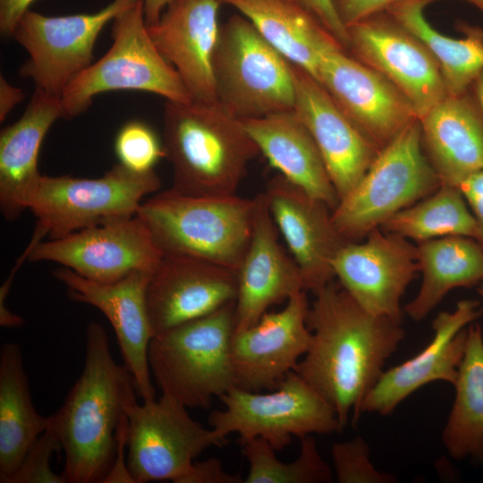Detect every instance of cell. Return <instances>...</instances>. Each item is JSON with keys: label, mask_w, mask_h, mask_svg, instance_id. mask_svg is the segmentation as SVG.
Wrapping results in <instances>:
<instances>
[{"label": "cell", "mask_w": 483, "mask_h": 483, "mask_svg": "<svg viewBox=\"0 0 483 483\" xmlns=\"http://www.w3.org/2000/svg\"><path fill=\"white\" fill-rule=\"evenodd\" d=\"M292 68L293 111L312 135L341 199L360 181L380 150L349 120L315 77L296 64H292Z\"/></svg>", "instance_id": "7402d4cb"}, {"label": "cell", "mask_w": 483, "mask_h": 483, "mask_svg": "<svg viewBox=\"0 0 483 483\" xmlns=\"http://www.w3.org/2000/svg\"><path fill=\"white\" fill-rule=\"evenodd\" d=\"M474 5L479 12L483 13V0H463Z\"/></svg>", "instance_id": "7dc6e473"}, {"label": "cell", "mask_w": 483, "mask_h": 483, "mask_svg": "<svg viewBox=\"0 0 483 483\" xmlns=\"http://www.w3.org/2000/svg\"><path fill=\"white\" fill-rule=\"evenodd\" d=\"M237 272L182 255H164L147 286L154 336L235 301Z\"/></svg>", "instance_id": "ffe728a7"}, {"label": "cell", "mask_w": 483, "mask_h": 483, "mask_svg": "<svg viewBox=\"0 0 483 483\" xmlns=\"http://www.w3.org/2000/svg\"><path fill=\"white\" fill-rule=\"evenodd\" d=\"M154 170L131 171L118 163L97 179L42 175L29 209L37 218L21 265L43 238L59 239L76 231L136 216L141 200L159 190Z\"/></svg>", "instance_id": "8992f818"}, {"label": "cell", "mask_w": 483, "mask_h": 483, "mask_svg": "<svg viewBox=\"0 0 483 483\" xmlns=\"http://www.w3.org/2000/svg\"><path fill=\"white\" fill-rule=\"evenodd\" d=\"M255 199L192 196L169 189L143 201L137 216L164 255L203 259L235 272L248 249Z\"/></svg>", "instance_id": "277c9868"}, {"label": "cell", "mask_w": 483, "mask_h": 483, "mask_svg": "<svg viewBox=\"0 0 483 483\" xmlns=\"http://www.w3.org/2000/svg\"><path fill=\"white\" fill-rule=\"evenodd\" d=\"M440 186L423 152L418 119L378 152L360 181L340 199L332 210L334 225L346 242H360Z\"/></svg>", "instance_id": "52a82bcc"}, {"label": "cell", "mask_w": 483, "mask_h": 483, "mask_svg": "<svg viewBox=\"0 0 483 483\" xmlns=\"http://www.w3.org/2000/svg\"><path fill=\"white\" fill-rule=\"evenodd\" d=\"M467 329L466 349L442 441L453 459L483 464V333L478 323H470Z\"/></svg>", "instance_id": "1f68e13d"}, {"label": "cell", "mask_w": 483, "mask_h": 483, "mask_svg": "<svg viewBox=\"0 0 483 483\" xmlns=\"http://www.w3.org/2000/svg\"><path fill=\"white\" fill-rule=\"evenodd\" d=\"M479 293L481 296V298L483 299V279L481 280L480 284H479Z\"/></svg>", "instance_id": "c3c4849f"}, {"label": "cell", "mask_w": 483, "mask_h": 483, "mask_svg": "<svg viewBox=\"0 0 483 483\" xmlns=\"http://www.w3.org/2000/svg\"><path fill=\"white\" fill-rule=\"evenodd\" d=\"M459 189L471 209L483 239V169L466 178Z\"/></svg>", "instance_id": "b9f144b4"}, {"label": "cell", "mask_w": 483, "mask_h": 483, "mask_svg": "<svg viewBox=\"0 0 483 483\" xmlns=\"http://www.w3.org/2000/svg\"><path fill=\"white\" fill-rule=\"evenodd\" d=\"M241 120L280 174L335 209L338 194L312 135L294 111Z\"/></svg>", "instance_id": "4316f807"}, {"label": "cell", "mask_w": 483, "mask_h": 483, "mask_svg": "<svg viewBox=\"0 0 483 483\" xmlns=\"http://www.w3.org/2000/svg\"><path fill=\"white\" fill-rule=\"evenodd\" d=\"M24 97L21 89L17 88L0 76V122L3 123L13 107Z\"/></svg>", "instance_id": "ee69618b"}, {"label": "cell", "mask_w": 483, "mask_h": 483, "mask_svg": "<svg viewBox=\"0 0 483 483\" xmlns=\"http://www.w3.org/2000/svg\"><path fill=\"white\" fill-rule=\"evenodd\" d=\"M114 149L119 163L128 169L146 173L154 170L160 158L165 157L164 145L147 124L131 121L119 131Z\"/></svg>", "instance_id": "e575fe53"}, {"label": "cell", "mask_w": 483, "mask_h": 483, "mask_svg": "<svg viewBox=\"0 0 483 483\" xmlns=\"http://www.w3.org/2000/svg\"><path fill=\"white\" fill-rule=\"evenodd\" d=\"M51 423L35 409L20 345L0 351V482L8 483L28 452Z\"/></svg>", "instance_id": "f1b7e54d"}, {"label": "cell", "mask_w": 483, "mask_h": 483, "mask_svg": "<svg viewBox=\"0 0 483 483\" xmlns=\"http://www.w3.org/2000/svg\"><path fill=\"white\" fill-rule=\"evenodd\" d=\"M36 0H0V30L2 35L12 37L22 15Z\"/></svg>", "instance_id": "7bdbcfd3"}, {"label": "cell", "mask_w": 483, "mask_h": 483, "mask_svg": "<svg viewBox=\"0 0 483 483\" xmlns=\"http://www.w3.org/2000/svg\"><path fill=\"white\" fill-rule=\"evenodd\" d=\"M163 252L136 215L41 242L30 261H52L95 282L114 283L136 270L154 272Z\"/></svg>", "instance_id": "5bb4252c"}, {"label": "cell", "mask_w": 483, "mask_h": 483, "mask_svg": "<svg viewBox=\"0 0 483 483\" xmlns=\"http://www.w3.org/2000/svg\"><path fill=\"white\" fill-rule=\"evenodd\" d=\"M235 301L155 335L148 358L163 394L187 408L208 409L214 397L235 386L231 341Z\"/></svg>", "instance_id": "5b68a950"}, {"label": "cell", "mask_w": 483, "mask_h": 483, "mask_svg": "<svg viewBox=\"0 0 483 483\" xmlns=\"http://www.w3.org/2000/svg\"><path fill=\"white\" fill-rule=\"evenodd\" d=\"M483 313L476 300L460 301L453 311H442L432 322L433 337L418 354L384 370L360 407V414H391L411 394L435 381L454 385L463 359L468 329Z\"/></svg>", "instance_id": "d6986e66"}, {"label": "cell", "mask_w": 483, "mask_h": 483, "mask_svg": "<svg viewBox=\"0 0 483 483\" xmlns=\"http://www.w3.org/2000/svg\"><path fill=\"white\" fill-rule=\"evenodd\" d=\"M346 52L389 80L419 118L448 93L436 58L416 35L387 12L347 28Z\"/></svg>", "instance_id": "4fadbf2b"}, {"label": "cell", "mask_w": 483, "mask_h": 483, "mask_svg": "<svg viewBox=\"0 0 483 483\" xmlns=\"http://www.w3.org/2000/svg\"><path fill=\"white\" fill-rule=\"evenodd\" d=\"M254 199L251 238L237 271L234 332L253 326L272 305L306 291L298 265L278 241L265 193Z\"/></svg>", "instance_id": "cb8c5ba5"}, {"label": "cell", "mask_w": 483, "mask_h": 483, "mask_svg": "<svg viewBox=\"0 0 483 483\" xmlns=\"http://www.w3.org/2000/svg\"><path fill=\"white\" fill-rule=\"evenodd\" d=\"M399 0H334L346 28L372 15L386 12Z\"/></svg>", "instance_id": "f35d334b"}, {"label": "cell", "mask_w": 483, "mask_h": 483, "mask_svg": "<svg viewBox=\"0 0 483 483\" xmlns=\"http://www.w3.org/2000/svg\"><path fill=\"white\" fill-rule=\"evenodd\" d=\"M137 0H113L93 13L47 16L26 12L13 38L28 52L21 77L36 88L60 96L69 82L92 64L93 49L102 29Z\"/></svg>", "instance_id": "7c38bea8"}, {"label": "cell", "mask_w": 483, "mask_h": 483, "mask_svg": "<svg viewBox=\"0 0 483 483\" xmlns=\"http://www.w3.org/2000/svg\"><path fill=\"white\" fill-rule=\"evenodd\" d=\"M53 274L67 287L72 300L92 305L107 318L137 394L143 402L155 399L148 358L154 334L146 302L152 272L136 270L108 284L89 280L65 267L55 269Z\"/></svg>", "instance_id": "ac0fdd59"}, {"label": "cell", "mask_w": 483, "mask_h": 483, "mask_svg": "<svg viewBox=\"0 0 483 483\" xmlns=\"http://www.w3.org/2000/svg\"><path fill=\"white\" fill-rule=\"evenodd\" d=\"M318 81L378 150L419 119L411 103L389 80L339 46L321 55Z\"/></svg>", "instance_id": "2e32d148"}, {"label": "cell", "mask_w": 483, "mask_h": 483, "mask_svg": "<svg viewBox=\"0 0 483 483\" xmlns=\"http://www.w3.org/2000/svg\"><path fill=\"white\" fill-rule=\"evenodd\" d=\"M220 1L238 10L289 62L318 80L321 55L331 47H341L314 16L293 0Z\"/></svg>", "instance_id": "83f0119b"}, {"label": "cell", "mask_w": 483, "mask_h": 483, "mask_svg": "<svg viewBox=\"0 0 483 483\" xmlns=\"http://www.w3.org/2000/svg\"><path fill=\"white\" fill-rule=\"evenodd\" d=\"M369 446L360 436L335 443L331 454L336 480L339 483H394L391 473L377 470L369 458Z\"/></svg>", "instance_id": "d590c367"}, {"label": "cell", "mask_w": 483, "mask_h": 483, "mask_svg": "<svg viewBox=\"0 0 483 483\" xmlns=\"http://www.w3.org/2000/svg\"><path fill=\"white\" fill-rule=\"evenodd\" d=\"M309 308L307 292L302 291L281 310L267 312L253 326L233 333L230 351L236 387L274 390L295 369L312 339Z\"/></svg>", "instance_id": "e0dca14e"}, {"label": "cell", "mask_w": 483, "mask_h": 483, "mask_svg": "<svg viewBox=\"0 0 483 483\" xmlns=\"http://www.w3.org/2000/svg\"><path fill=\"white\" fill-rule=\"evenodd\" d=\"M242 445L249 462L245 483H328L334 479L311 435L301 438L300 454L291 462L278 460L276 451L263 438H253Z\"/></svg>", "instance_id": "836d02e7"}, {"label": "cell", "mask_w": 483, "mask_h": 483, "mask_svg": "<svg viewBox=\"0 0 483 483\" xmlns=\"http://www.w3.org/2000/svg\"><path fill=\"white\" fill-rule=\"evenodd\" d=\"M219 398L225 409L212 411L208 424L224 442L236 433L241 444L260 437L281 451L292 436L343 430L331 404L295 371L268 393L233 386Z\"/></svg>", "instance_id": "30bf717a"}, {"label": "cell", "mask_w": 483, "mask_h": 483, "mask_svg": "<svg viewBox=\"0 0 483 483\" xmlns=\"http://www.w3.org/2000/svg\"><path fill=\"white\" fill-rule=\"evenodd\" d=\"M128 442V418L123 419L118 433L114 460L102 483H135L125 462V447Z\"/></svg>", "instance_id": "60d3db41"}, {"label": "cell", "mask_w": 483, "mask_h": 483, "mask_svg": "<svg viewBox=\"0 0 483 483\" xmlns=\"http://www.w3.org/2000/svg\"><path fill=\"white\" fill-rule=\"evenodd\" d=\"M335 277L366 310L402 323L401 300L419 271L417 246L380 227L347 242L332 260Z\"/></svg>", "instance_id": "9a60e30c"}, {"label": "cell", "mask_w": 483, "mask_h": 483, "mask_svg": "<svg viewBox=\"0 0 483 483\" xmlns=\"http://www.w3.org/2000/svg\"><path fill=\"white\" fill-rule=\"evenodd\" d=\"M164 148L174 191L192 196L236 194L260 151L242 120L218 101L166 100Z\"/></svg>", "instance_id": "3957f363"}, {"label": "cell", "mask_w": 483, "mask_h": 483, "mask_svg": "<svg viewBox=\"0 0 483 483\" xmlns=\"http://www.w3.org/2000/svg\"><path fill=\"white\" fill-rule=\"evenodd\" d=\"M380 228L417 243L445 236H467L483 244L477 221L458 187L441 184L427 198L399 211Z\"/></svg>", "instance_id": "d6a6232c"}, {"label": "cell", "mask_w": 483, "mask_h": 483, "mask_svg": "<svg viewBox=\"0 0 483 483\" xmlns=\"http://www.w3.org/2000/svg\"><path fill=\"white\" fill-rule=\"evenodd\" d=\"M213 72L218 102L240 119L293 111L291 62L243 15L221 25Z\"/></svg>", "instance_id": "9c48e42d"}, {"label": "cell", "mask_w": 483, "mask_h": 483, "mask_svg": "<svg viewBox=\"0 0 483 483\" xmlns=\"http://www.w3.org/2000/svg\"><path fill=\"white\" fill-rule=\"evenodd\" d=\"M220 0H173L149 36L161 55L175 69L192 101L217 100L213 57L219 37Z\"/></svg>", "instance_id": "603a6c76"}, {"label": "cell", "mask_w": 483, "mask_h": 483, "mask_svg": "<svg viewBox=\"0 0 483 483\" xmlns=\"http://www.w3.org/2000/svg\"><path fill=\"white\" fill-rule=\"evenodd\" d=\"M112 38L109 50L75 76L62 93L64 119L87 111L95 96L114 90L146 91L169 101H192L179 74L149 36L143 0L114 19Z\"/></svg>", "instance_id": "ba28073f"}, {"label": "cell", "mask_w": 483, "mask_h": 483, "mask_svg": "<svg viewBox=\"0 0 483 483\" xmlns=\"http://www.w3.org/2000/svg\"><path fill=\"white\" fill-rule=\"evenodd\" d=\"M439 0H399L386 12L420 38L438 63L448 95L468 91L483 71V29L459 23L463 38L441 34L426 20L425 8Z\"/></svg>", "instance_id": "4dcf8cb0"}, {"label": "cell", "mask_w": 483, "mask_h": 483, "mask_svg": "<svg viewBox=\"0 0 483 483\" xmlns=\"http://www.w3.org/2000/svg\"><path fill=\"white\" fill-rule=\"evenodd\" d=\"M135 391L131 373L111 354L105 328L89 323L82 372L64 404L51 415L50 425L65 456L62 474L67 483L103 481L114 460L126 407L136 400Z\"/></svg>", "instance_id": "7a4b0ae2"}, {"label": "cell", "mask_w": 483, "mask_h": 483, "mask_svg": "<svg viewBox=\"0 0 483 483\" xmlns=\"http://www.w3.org/2000/svg\"><path fill=\"white\" fill-rule=\"evenodd\" d=\"M422 282L403 312L420 321L458 287H473L483 279V244L467 236H445L417 243Z\"/></svg>", "instance_id": "f546056e"}, {"label": "cell", "mask_w": 483, "mask_h": 483, "mask_svg": "<svg viewBox=\"0 0 483 483\" xmlns=\"http://www.w3.org/2000/svg\"><path fill=\"white\" fill-rule=\"evenodd\" d=\"M244 482L239 475L226 472L216 457H210L201 462H194L190 473L182 483H241Z\"/></svg>", "instance_id": "ab89813d"}, {"label": "cell", "mask_w": 483, "mask_h": 483, "mask_svg": "<svg viewBox=\"0 0 483 483\" xmlns=\"http://www.w3.org/2000/svg\"><path fill=\"white\" fill-rule=\"evenodd\" d=\"M64 118L60 96L36 88L22 115L0 132V209L7 221L29 209L41 174L38 159L52 124Z\"/></svg>", "instance_id": "d4e9b609"}, {"label": "cell", "mask_w": 483, "mask_h": 483, "mask_svg": "<svg viewBox=\"0 0 483 483\" xmlns=\"http://www.w3.org/2000/svg\"><path fill=\"white\" fill-rule=\"evenodd\" d=\"M60 450V439L50 425L33 444L8 483H67L63 474H55L50 468L51 455Z\"/></svg>", "instance_id": "8d00e7d4"}, {"label": "cell", "mask_w": 483, "mask_h": 483, "mask_svg": "<svg viewBox=\"0 0 483 483\" xmlns=\"http://www.w3.org/2000/svg\"><path fill=\"white\" fill-rule=\"evenodd\" d=\"M419 120L423 152L441 184L459 188L483 169V114L470 89L447 95Z\"/></svg>", "instance_id": "484cf974"}, {"label": "cell", "mask_w": 483, "mask_h": 483, "mask_svg": "<svg viewBox=\"0 0 483 483\" xmlns=\"http://www.w3.org/2000/svg\"><path fill=\"white\" fill-rule=\"evenodd\" d=\"M314 16L344 51L348 47L347 28L342 22L334 0H293Z\"/></svg>", "instance_id": "74e56055"}, {"label": "cell", "mask_w": 483, "mask_h": 483, "mask_svg": "<svg viewBox=\"0 0 483 483\" xmlns=\"http://www.w3.org/2000/svg\"><path fill=\"white\" fill-rule=\"evenodd\" d=\"M274 223L298 265L306 291L314 294L333 282L332 260L347 242L336 231L332 209L282 174L264 191Z\"/></svg>", "instance_id": "44dd1931"}, {"label": "cell", "mask_w": 483, "mask_h": 483, "mask_svg": "<svg viewBox=\"0 0 483 483\" xmlns=\"http://www.w3.org/2000/svg\"><path fill=\"white\" fill-rule=\"evenodd\" d=\"M173 0H143L144 15L148 25L156 23Z\"/></svg>", "instance_id": "f6af8a7d"}, {"label": "cell", "mask_w": 483, "mask_h": 483, "mask_svg": "<svg viewBox=\"0 0 483 483\" xmlns=\"http://www.w3.org/2000/svg\"><path fill=\"white\" fill-rule=\"evenodd\" d=\"M470 91L475 98L481 113L483 114V71L472 82Z\"/></svg>", "instance_id": "bcb514c9"}, {"label": "cell", "mask_w": 483, "mask_h": 483, "mask_svg": "<svg viewBox=\"0 0 483 483\" xmlns=\"http://www.w3.org/2000/svg\"><path fill=\"white\" fill-rule=\"evenodd\" d=\"M127 466L135 483L170 480L182 483L194 460L209 446H220L213 429L191 418L187 407L163 394L126 407Z\"/></svg>", "instance_id": "8fae6325"}, {"label": "cell", "mask_w": 483, "mask_h": 483, "mask_svg": "<svg viewBox=\"0 0 483 483\" xmlns=\"http://www.w3.org/2000/svg\"><path fill=\"white\" fill-rule=\"evenodd\" d=\"M307 325L312 339L295 371L334 408L342 429L360 407L404 338L401 323L362 308L329 283L315 294Z\"/></svg>", "instance_id": "6da1fadb"}]
</instances>
